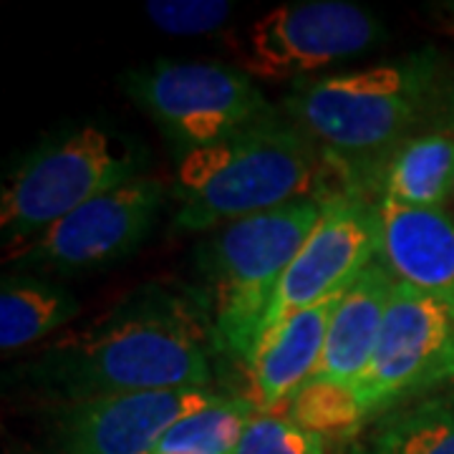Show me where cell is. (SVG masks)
Wrapping results in <instances>:
<instances>
[{
	"instance_id": "cell-15",
	"label": "cell",
	"mask_w": 454,
	"mask_h": 454,
	"mask_svg": "<svg viewBox=\"0 0 454 454\" xmlns=\"http://www.w3.org/2000/svg\"><path fill=\"white\" fill-rule=\"evenodd\" d=\"M381 195L411 207H442L454 192V134L406 139L379 167Z\"/></svg>"
},
{
	"instance_id": "cell-20",
	"label": "cell",
	"mask_w": 454,
	"mask_h": 454,
	"mask_svg": "<svg viewBox=\"0 0 454 454\" xmlns=\"http://www.w3.org/2000/svg\"><path fill=\"white\" fill-rule=\"evenodd\" d=\"M235 454H325V437L298 427L283 414L255 411Z\"/></svg>"
},
{
	"instance_id": "cell-5",
	"label": "cell",
	"mask_w": 454,
	"mask_h": 454,
	"mask_svg": "<svg viewBox=\"0 0 454 454\" xmlns=\"http://www.w3.org/2000/svg\"><path fill=\"white\" fill-rule=\"evenodd\" d=\"M137 169L139 154L97 124L66 134L31 154L3 187V238L28 247L89 200L139 177Z\"/></svg>"
},
{
	"instance_id": "cell-2",
	"label": "cell",
	"mask_w": 454,
	"mask_h": 454,
	"mask_svg": "<svg viewBox=\"0 0 454 454\" xmlns=\"http://www.w3.org/2000/svg\"><path fill=\"white\" fill-rule=\"evenodd\" d=\"M316 139L273 114L179 160L175 225L205 232L310 197L318 179Z\"/></svg>"
},
{
	"instance_id": "cell-7",
	"label": "cell",
	"mask_w": 454,
	"mask_h": 454,
	"mask_svg": "<svg viewBox=\"0 0 454 454\" xmlns=\"http://www.w3.org/2000/svg\"><path fill=\"white\" fill-rule=\"evenodd\" d=\"M454 373V309L396 280L372 364L356 384L369 424Z\"/></svg>"
},
{
	"instance_id": "cell-9",
	"label": "cell",
	"mask_w": 454,
	"mask_h": 454,
	"mask_svg": "<svg viewBox=\"0 0 454 454\" xmlns=\"http://www.w3.org/2000/svg\"><path fill=\"white\" fill-rule=\"evenodd\" d=\"M167 200L160 179L131 177L51 225L13 258L23 268L89 270L131 255L157 223Z\"/></svg>"
},
{
	"instance_id": "cell-8",
	"label": "cell",
	"mask_w": 454,
	"mask_h": 454,
	"mask_svg": "<svg viewBox=\"0 0 454 454\" xmlns=\"http://www.w3.org/2000/svg\"><path fill=\"white\" fill-rule=\"evenodd\" d=\"M381 35V23L356 3H286L247 28L245 68L260 79H293L358 56Z\"/></svg>"
},
{
	"instance_id": "cell-23",
	"label": "cell",
	"mask_w": 454,
	"mask_h": 454,
	"mask_svg": "<svg viewBox=\"0 0 454 454\" xmlns=\"http://www.w3.org/2000/svg\"><path fill=\"white\" fill-rule=\"evenodd\" d=\"M442 8H444V11H447V13H450V16L454 18V3H444Z\"/></svg>"
},
{
	"instance_id": "cell-18",
	"label": "cell",
	"mask_w": 454,
	"mask_h": 454,
	"mask_svg": "<svg viewBox=\"0 0 454 454\" xmlns=\"http://www.w3.org/2000/svg\"><path fill=\"white\" fill-rule=\"evenodd\" d=\"M255 406L240 396H220L215 404L179 419L152 454H235Z\"/></svg>"
},
{
	"instance_id": "cell-6",
	"label": "cell",
	"mask_w": 454,
	"mask_h": 454,
	"mask_svg": "<svg viewBox=\"0 0 454 454\" xmlns=\"http://www.w3.org/2000/svg\"><path fill=\"white\" fill-rule=\"evenodd\" d=\"M127 91L179 149V160L273 114L247 71L210 61H154L131 71Z\"/></svg>"
},
{
	"instance_id": "cell-22",
	"label": "cell",
	"mask_w": 454,
	"mask_h": 454,
	"mask_svg": "<svg viewBox=\"0 0 454 454\" xmlns=\"http://www.w3.org/2000/svg\"><path fill=\"white\" fill-rule=\"evenodd\" d=\"M444 389H447V391H444V394H450V396H452V399H454V373H452V376H450V381L444 384Z\"/></svg>"
},
{
	"instance_id": "cell-4",
	"label": "cell",
	"mask_w": 454,
	"mask_h": 454,
	"mask_svg": "<svg viewBox=\"0 0 454 454\" xmlns=\"http://www.w3.org/2000/svg\"><path fill=\"white\" fill-rule=\"evenodd\" d=\"M437 61L406 56L354 74L328 76L288 98L293 121L351 164H376L399 145L429 109Z\"/></svg>"
},
{
	"instance_id": "cell-1",
	"label": "cell",
	"mask_w": 454,
	"mask_h": 454,
	"mask_svg": "<svg viewBox=\"0 0 454 454\" xmlns=\"http://www.w3.org/2000/svg\"><path fill=\"white\" fill-rule=\"evenodd\" d=\"M212 333L187 301L145 288L26 366L33 387L66 404L97 396L207 389Z\"/></svg>"
},
{
	"instance_id": "cell-14",
	"label": "cell",
	"mask_w": 454,
	"mask_h": 454,
	"mask_svg": "<svg viewBox=\"0 0 454 454\" xmlns=\"http://www.w3.org/2000/svg\"><path fill=\"white\" fill-rule=\"evenodd\" d=\"M394 288H396V278L379 260H373L340 293L328 324L324 356L313 379L356 387L372 364L373 348L387 321Z\"/></svg>"
},
{
	"instance_id": "cell-10",
	"label": "cell",
	"mask_w": 454,
	"mask_h": 454,
	"mask_svg": "<svg viewBox=\"0 0 454 454\" xmlns=\"http://www.w3.org/2000/svg\"><path fill=\"white\" fill-rule=\"evenodd\" d=\"M324 212L293 258L260 333L343 293L379 255V207L356 195L321 197Z\"/></svg>"
},
{
	"instance_id": "cell-21",
	"label": "cell",
	"mask_w": 454,
	"mask_h": 454,
	"mask_svg": "<svg viewBox=\"0 0 454 454\" xmlns=\"http://www.w3.org/2000/svg\"><path fill=\"white\" fill-rule=\"evenodd\" d=\"M146 18L169 35H205L225 26L232 16L227 0H149Z\"/></svg>"
},
{
	"instance_id": "cell-13",
	"label": "cell",
	"mask_w": 454,
	"mask_h": 454,
	"mask_svg": "<svg viewBox=\"0 0 454 454\" xmlns=\"http://www.w3.org/2000/svg\"><path fill=\"white\" fill-rule=\"evenodd\" d=\"M376 260L396 280L454 309V217L442 207H411L381 197Z\"/></svg>"
},
{
	"instance_id": "cell-11",
	"label": "cell",
	"mask_w": 454,
	"mask_h": 454,
	"mask_svg": "<svg viewBox=\"0 0 454 454\" xmlns=\"http://www.w3.org/2000/svg\"><path fill=\"white\" fill-rule=\"evenodd\" d=\"M217 399L210 389H167L64 404L53 429L56 452L152 454L179 419Z\"/></svg>"
},
{
	"instance_id": "cell-17",
	"label": "cell",
	"mask_w": 454,
	"mask_h": 454,
	"mask_svg": "<svg viewBox=\"0 0 454 454\" xmlns=\"http://www.w3.org/2000/svg\"><path fill=\"white\" fill-rule=\"evenodd\" d=\"M358 454H454V399L419 396L372 422Z\"/></svg>"
},
{
	"instance_id": "cell-19",
	"label": "cell",
	"mask_w": 454,
	"mask_h": 454,
	"mask_svg": "<svg viewBox=\"0 0 454 454\" xmlns=\"http://www.w3.org/2000/svg\"><path fill=\"white\" fill-rule=\"evenodd\" d=\"M283 417L321 437L356 434L364 424H369L356 387L325 379H310L306 387H301Z\"/></svg>"
},
{
	"instance_id": "cell-12",
	"label": "cell",
	"mask_w": 454,
	"mask_h": 454,
	"mask_svg": "<svg viewBox=\"0 0 454 454\" xmlns=\"http://www.w3.org/2000/svg\"><path fill=\"white\" fill-rule=\"evenodd\" d=\"M339 295L298 310L286 321L265 328L247 358L250 396L247 402L262 414H283L286 406L318 372L325 336Z\"/></svg>"
},
{
	"instance_id": "cell-16",
	"label": "cell",
	"mask_w": 454,
	"mask_h": 454,
	"mask_svg": "<svg viewBox=\"0 0 454 454\" xmlns=\"http://www.w3.org/2000/svg\"><path fill=\"white\" fill-rule=\"evenodd\" d=\"M79 316V301L43 278L8 276L0 286V351L13 354L43 340Z\"/></svg>"
},
{
	"instance_id": "cell-3",
	"label": "cell",
	"mask_w": 454,
	"mask_h": 454,
	"mask_svg": "<svg viewBox=\"0 0 454 454\" xmlns=\"http://www.w3.org/2000/svg\"><path fill=\"white\" fill-rule=\"evenodd\" d=\"M324 212L318 195L212 230L197 262L207 283L215 348L247 364L283 276Z\"/></svg>"
}]
</instances>
